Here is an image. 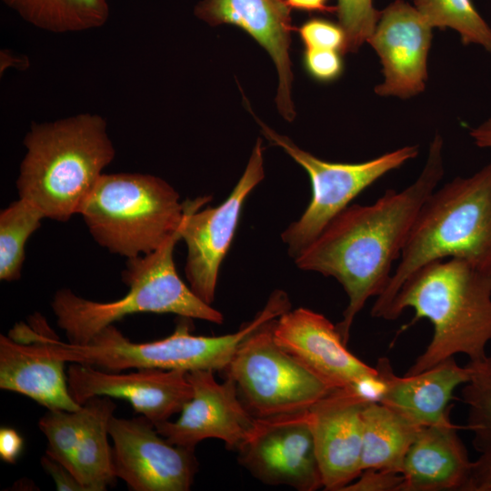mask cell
<instances>
[{
	"label": "cell",
	"instance_id": "cell-11",
	"mask_svg": "<svg viewBox=\"0 0 491 491\" xmlns=\"http://www.w3.org/2000/svg\"><path fill=\"white\" fill-rule=\"evenodd\" d=\"M276 342L334 388L352 389L378 402L384 383L376 367L353 355L336 327L324 315L299 307L277 317Z\"/></svg>",
	"mask_w": 491,
	"mask_h": 491
},
{
	"label": "cell",
	"instance_id": "cell-33",
	"mask_svg": "<svg viewBox=\"0 0 491 491\" xmlns=\"http://www.w3.org/2000/svg\"><path fill=\"white\" fill-rule=\"evenodd\" d=\"M41 465L52 476L58 491H85L76 477L65 466L46 455L42 456Z\"/></svg>",
	"mask_w": 491,
	"mask_h": 491
},
{
	"label": "cell",
	"instance_id": "cell-3",
	"mask_svg": "<svg viewBox=\"0 0 491 491\" xmlns=\"http://www.w3.org/2000/svg\"><path fill=\"white\" fill-rule=\"evenodd\" d=\"M24 145L16 180L19 198L45 218L61 222L79 213L115 155L106 120L91 113L32 123Z\"/></svg>",
	"mask_w": 491,
	"mask_h": 491
},
{
	"label": "cell",
	"instance_id": "cell-6",
	"mask_svg": "<svg viewBox=\"0 0 491 491\" xmlns=\"http://www.w3.org/2000/svg\"><path fill=\"white\" fill-rule=\"evenodd\" d=\"M181 228L182 223L156 250L127 258L122 278L129 289L123 297L102 303L80 297L69 289L55 294L51 306L68 343L86 344L105 327L137 313L175 314L187 319L224 322L221 312L201 300L176 272L174 249L181 240Z\"/></svg>",
	"mask_w": 491,
	"mask_h": 491
},
{
	"label": "cell",
	"instance_id": "cell-36",
	"mask_svg": "<svg viewBox=\"0 0 491 491\" xmlns=\"http://www.w3.org/2000/svg\"><path fill=\"white\" fill-rule=\"evenodd\" d=\"M291 9L321 14H336V6L328 5V0H286Z\"/></svg>",
	"mask_w": 491,
	"mask_h": 491
},
{
	"label": "cell",
	"instance_id": "cell-22",
	"mask_svg": "<svg viewBox=\"0 0 491 491\" xmlns=\"http://www.w3.org/2000/svg\"><path fill=\"white\" fill-rule=\"evenodd\" d=\"M420 427L380 402H367L362 411V471L375 468L401 474Z\"/></svg>",
	"mask_w": 491,
	"mask_h": 491
},
{
	"label": "cell",
	"instance_id": "cell-37",
	"mask_svg": "<svg viewBox=\"0 0 491 491\" xmlns=\"http://www.w3.org/2000/svg\"><path fill=\"white\" fill-rule=\"evenodd\" d=\"M476 145L481 148H491V117L469 132Z\"/></svg>",
	"mask_w": 491,
	"mask_h": 491
},
{
	"label": "cell",
	"instance_id": "cell-28",
	"mask_svg": "<svg viewBox=\"0 0 491 491\" xmlns=\"http://www.w3.org/2000/svg\"><path fill=\"white\" fill-rule=\"evenodd\" d=\"M86 417V407L75 411L47 409L38 426L47 440L45 455L72 473L73 458ZM74 475V474H73Z\"/></svg>",
	"mask_w": 491,
	"mask_h": 491
},
{
	"label": "cell",
	"instance_id": "cell-25",
	"mask_svg": "<svg viewBox=\"0 0 491 491\" xmlns=\"http://www.w3.org/2000/svg\"><path fill=\"white\" fill-rule=\"evenodd\" d=\"M43 213L25 199L11 203L0 214V279H19L25 260V246L40 226Z\"/></svg>",
	"mask_w": 491,
	"mask_h": 491
},
{
	"label": "cell",
	"instance_id": "cell-30",
	"mask_svg": "<svg viewBox=\"0 0 491 491\" xmlns=\"http://www.w3.org/2000/svg\"><path fill=\"white\" fill-rule=\"evenodd\" d=\"M296 30L306 48L332 49L345 54L346 37L339 24L313 17Z\"/></svg>",
	"mask_w": 491,
	"mask_h": 491
},
{
	"label": "cell",
	"instance_id": "cell-38",
	"mask_svg": "<svg viewBox=\"0 0 491 491\" xmlns=\"http://www.w3.org/2000/svg\"><path fill=\"white\" fill-rule=\"evenodd\" d=\"M0 61L1 73L10 65L18 69L25 70V68H27L29 63L25 56H17L5 49L1 51Z\"/></svg>",
	"mask_w": 491,
	"mask_h": 491
},
{
	"label": "cell",
	"instance_id": "cell-31",
	"mask_svg": "<svg viewBox=\"0 0 491 491\" xmlns=\"http://www.w3.org/2000/svg\"><path fill=\"white\" fill-rule=\"evenodd\" d=\"M339 51L332 49L306 48L304 66L314 79L332 82L339 78L344 71V63Z\"/></svg>",
	"mask_w": 491,
	"mask_h": 491
},
{
	"label": "cell",
	"instance_id": "cell-4",
	"mask_svg": "<svg viewBox=\"0 0 491 491\" xmlns=\"http://www.w3.org/2000/svg\"><path fill=\"white\" fill-rule=\"evenodd\" d=\"M448 257L461 258L491 274V161L470 176L447 182L426 199L371 316L384 319L412 273L428 262Z\"/></svg>",
	"mask_w": 491,
	"mask_h": 491
},
{
	"label": "cell",
	"instance_id": "cell-9",
	"mask_svg": "<svg viewBox=\"0 0 491 491\" xmlns=\"http://www.w3.org/2000/svg\"><path fill=\"white\" fill-rule=\"evenodd\" d=\"M256 120L270 143L281 147L306 171L310 178L312 198L306 209L281 235L293 258L312 243L360 193L418 155L417 145H406L361 163L328 162L299 148L287 136L277 134Z\"/></svg>",
	"mask_w": 491,
	"mask_h": 491
},
{
	"label": "cell",
	"instance_id": "cell-21",
	"mask_svg": "<svg viewBox=\"0 0 491 491\" xmlns=\"http://www.w3.org/2000/svg\"><path fill=\"white\" fill-rule=\"evenodd\" d=\"M66 363L32 351L8 336H0V388L26 396L47 409L75 411L82 406L71 396Z\"/></svg>",
	"mask_w": 491,
	"mask_h": 491
},
{
	"label": "cell",
	"instance_id": "cell-13",
	"mask_svg": "<svg viewBox=\"0 0 491 491\" xmlns=\"http://www.w3.org/2000/svg\"><path fill=\"white\" fill-rule=\"evenodd\" d=\"M113 466L133 491H188L198 470L195 449L169 443L144 416H113Z\"/></svg>",
	"mask_w": 491,
	"mask_h": 491
},
{
	"label": "cell",
	"instance_id": "cell-18",
	"mask_svg": "<svg viewBox=\"0 0 491 491\" xmlns=\"http://www.w3.org/2000/svg\"><path fill=\"white\" fill-rule=\"evenodd\" d=\"M195 15L211 26L228 24L250 35L271 55L279 76L276 97L282 116L292 121L296 116L291 99L293 73L290 60L292 25L291 8L286 0H202Z\"/></svg>",
	"mask_w": 491,
	"mask_h": 491
},
{
	"label": "cell",
	"instance_id": "cell-19",
	"mask_svg": "<svg viewBox=\"0 0 491 491\" xmlns=\"http://www.w3.org/2000/svg\"><path fill=\"white\" fill-rule=\"evenodd\" d=\"M376 368L384 383L378 402L420 426L451 423L448 404L455 389L469 378L466 366H458L454 357L403 377L395 375L386 358H380Z\"/></svg>",
	"mask_w": 491,
	"mask_h": 491
},
{
	"label": "cell",
	"instance_id": "cell-16",
	"mask_svg": "<svg viewBox=\"0 0 491 491\" xmlns=\"http://www.w3.org/2000/svg\"><path fill=\"white\" fill-rule=\"evenodd\" d=\"M431 42L432 27L410 4L396 0L380 12L367 40L383 65L384 82L376 94L405 99L423 92Z\"/></svg>",
	"mask_w": 491,
	"mask_h": 491
},
{
	"label": "cell",
	"instance_id": "cell-7",
	"mask_svg": "<svg viewBox=\"0 0 491 491\" xmlns=\"http://www.w3.org/2000/svg\"><path fill=\"white\" fill-rule=\"evenodd\" d=\"M78 214L100 246L133 258L156 250L180 227L185 202L155 175L103 174Z\"/></svg>",
	"mask_w": 491,
	"mask_h": 491
},
{
	"label": "cell",
	"instance_id": "cell-26",
	"mask_svg": "<svg viewBox=\"0 0 491 491\" xmlns=\"http://www.w3.org/2000/svg\"><path fill=\"white\" fill-rule=\"evenodd\" d=\"M415 7L433 27H450L464 45H476L491 52V27L471 0H413Z\"/></svg>",
	"mask_w": 491,
	"mask_h": 491
},
{
	"label": "cell",
	"instance_id": "cell-29",
	"mask_svg": "<svg viewBox=\"0 0 491 491\" xmlns=\"http://www.w3.org/2000/svg\"><path fill=\"white\" fill-rule=\"evenodd\" d=\"M336 15L346 33V53H356L374 33L380 12L372 0H337Z\"/></svg>",
	"mask_w": 491,
	"mask_h": 491
},
{
	"label": "cell",
	"instance_id": "cell-14",
	"mask_svg": "<svg viewBox=\"0 0 491 491\" xmlns=\"http://www.w3.org/2000/svg\"><path fill=\"white\" fill-rule=\"evenodd\" d=\"M213 370L187 372L192 396L174 422L155 425L169 443L195 449L207 438L222 440L227 449L237 451L255 426V417L241 401L230 377L218 383Z\"/></svg>",
	"mask_w": 491,
	"mask_h": 491
},
{
	"label": "cell",
	"instance_id": "cell-20",
	"mask_svg": "<svg viewBox=\"0 0 491 491\" xmlns=\"http://www.w3.org/2000/svg\"><path fill=\"white\" fill-rule=\"evenodd\" d=\"M455 424L421 426L401 469L400 491H463L473 461Z\"/></svg>",
	"mask_w": 491,
	"mask_h": 491
},
{
	"label": "cell",
	"instance_id": "cell-32",
	"mask_svg": "<svg viewBox=\"0 0 491 491\" xmlns=\"http://www.w3.org/2000/svg\"><path fill=\"white\" fill-rule=\"evenodd\" d=\"M402 482L398 472L367 468L342 491H400Z\"/></svg>",
	"mask_w": 491,
	"mask_h": 491
},
{
	"label": "cell",
	"instance_id": "cell-15",
	"mask_svg": "<svg viewBox=\"0 0 491 491\" xmlns=\"http://www.w3.org/2000/svg\"><path fill=\"white\" fill-rule=\"evenodd\" d=\"M66 376L69 393L79 405L95 396L124 399L154 425L180 413L192 396L183 370L138 368L122 373L70 363Z\"/></svg>",
	"mask_w": 491,
	"mask_h": 491
},
{
	"label": "cell",
	"instance_id": "cell-8",
	"mask_svg": "<svg viewBox=\"0 0 491 491\" xmlns=\"http://www.w3.org/2000/svg\"><path fill=\"white\" fill-rule=\"evenodd\" d=\"M276 319L246 336L223 370L258 418L307 410L335 389L276 342Z\"/></svg>",
	"mask_w": 491,
	"mask_h": 491
},
{
	"label": "cell",
	"instance_id": "cell-12",
	"mask_svg": "<svg viewBox=\"0 0 491 491\" xmlns=\"http://www.w3.org/2000/svg\"><path fill=\"white\" fill-rule=\"evenodd\" d=\"M238 462L259 481L299 491L324 487L308 409L258 418L236 451Z\"/></svg>",
	"mask_w": 491,
	"mask_h": 491
},
{
	"label": "cell",
	"instance_id": "cell-10",
	"mask_svg": "<svg viewBox=\"0 0 491 491\" xmlns=\"http://www.w3.org/2000/svg\"><path fill=\"white\" fill-rule=\"evenodd\" d=\"M264 176L262 140L258 138L242 176L222 204L200 210L210 196L185 201L181 228V239L187 247L185 274L191 290L208 305L215 300L220 266L233 241L245 201Z\"/></svg>",
	"mask_w": 491,
	"mask_h": 491
},
{
	"label": "cell",
	"instance_id": "cell-1",
	"mask_svg": "<svg viewBox=\"0 0 491 491\" xmlns=\"http://www.w3.org/2000/svg\"><path fill=\"white\" fill-rule=\"evenodd\" d=\"M442 150L443 139L436 134L414 183L400 192L386 190L371 205H348L294 258L299 269L332 276L342 285L348 304L336 327L346 345L357 314L387 287L420 207L444 175Z\"/></svg>",
	"mask_w": 491,
	"mask_h": 491
},
{
	"label": "cell",
	"instance_id": "cell-27",
	"mask_svg": "<svg viewBox=\"0 0 491 491\" xmlns=\"http://www.w3.org/2000/svg\"><path fill=\"white\" fill-rule=\"evenodd\" d=\"M466 367L469 373L462 388V399L468 406L466 428L473 434L476 450L491 457V356L469 360Z\"/></svg>",
	"mask_w": 491,
	"mask_h": 491
},
{
	"label": "cell",
	"instance_id": "cell-34",
	"mask_svg": "<svg viewBox=\"0 0 491 491\" xmlns=\"http://www.w3.org/2000/svg\"><path fill=\"white\" fill-rule=\"evenodd\" d=\"M463 491H491V457L481 456L473 461Z\"/></svg>",
	"mask_w": 491,
	"mask_h": 491
},
{
	"label": "cell",
	"instance_id": "cell-24",
	"mask_svg": "<svg viewBox=\"0 0 491 491\" xmlns=\"http://www.w3.org/2000/svg\"><path fill=\"white\" fill-rule=\"evenodd\" d=\"M32 25L51 33L82 32L103 26L107 0H2Z\"/></svg>",
	"mask_w": 491,
	"mask_h": 491
},
{
	"label": "cell",
	"instance_id": "cell-5",
	"mask_svg": "<svg viewBox=\"0 0 491 491\" xmlns=\"http://www.w3.org/2000/svg\"><path fill=\"white\" fill-rule=\"evenodd\" d=\"M289 309L287 294L275 290L253 320L232 334L195 336L190 333L189 325L181 322L165 338L136 343L110 325L83 345L62 342L56 336L49 337L44 343L43 351L65 363L82 364L110 372L138 368L222 372L246 336Z\"/></svg>",
	"mask_w": 491,
	"mask_h": 491
},
{
	"label": "cell",
	"instance_id": "cell-23",
	"mask_svg": "<svg viewBox=\"0 0 491 491\" xmlns=\"http://www.w3.org/2000/svg\"><path fill=\"white\" fill-rule=\"evenodd\" d=\"M84 406L86 417L73 458L72 473L85 491H104L117 478L108 442L109 420L116 405L112 397L95 396Z\"/></svg>",
	"mask_w": 491,
	"mask_h": 491
},
{
	"label": "cell",
	"instance_id": "cell-35",
	"mask_svg": "<svg viewBox=\"0 0 491 491\" xmlns=\"http://www.w3.org/2000/svg\"><path fill=\"white\" fill-rule=\"evenodd\" d=\"M23 438L13 428L1 427L0 429V457L2 460L14 464L23 448Z\"/></svg>",
	"mask_w": 491,
	"mask_h": 491
},
{
	"label": "cell",
	"instance_id": "cell-17",
	"mask_svg": "<svg viewBox=\"0 0 491 491\" xmlns=\"http://www.w3.org/2000/svg\"><path fill=\"white\" fill-rule=\"evenodd\" d=\"M370 402L335 388L308 409L324 488L342 491L362 472V411Z\"/></svg>",
	"mask_w": 491,
	"mask_h": 491
},
{
	"label": "cell",
	"instance_id": "cell-2",
	"mask_svg": "<svg viewBox=\"0 0 491 491\" xmlns=\"http://www.w3.org/2000/svg\"><path fill=\"white\" fill-rule=\"evenodd\" d=\"M406 308L414 309V321L431 322L433 336L405 376L422 373L457 354L469 360L486 356L491 341L490 273L461 258L428 262L403 283L384 319L396 320Z\"/></svg>",
	"mask_w": 491,
	"mask_h": 491
}]
</instances>
